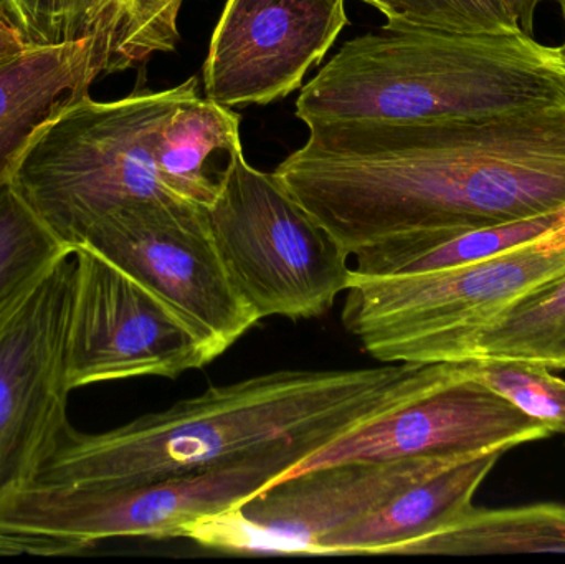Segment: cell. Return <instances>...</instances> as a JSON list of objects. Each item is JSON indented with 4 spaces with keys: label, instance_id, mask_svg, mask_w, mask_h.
Returning <instances> with one entry per match:
<instances>
[{
    "label": "cell",
    "instance_id": "6da1fadb",
    "mask_svg": "<svg viewBox=\"0 0 565 564\" xmlns=\"http://www.w3.org/2000/svg\"><path fill=\"white\" fill-rule=\"evenodd\" d=\"M274 178L352 257L565 209V103L487 118L308 125Z\"/></svg>",
    "mask_w": 565,
    "mask_h": 564
},
{
    "label": "cell",
    "instance_id": "7a4b0ae2",
    "mask_svg": "<svg viewBox=\"0 0 565 564\" xmlns=\"http://www.w3.org/2000/svg\"><path fill=\"white\" fill-rule=\"evenodd\" d=\"M457 363L285 370L179 401L102 434L70 427L35 483L68 489L141 486L250 459L282 440L338 439L437 386Z\"/></svg>",
    "mask_w": 565,
    "mask_h": 564
},
{
    "label": "cell",
    "instance_id": "3957f363",
    "mask_svg": "<svg viewBox=\"0 0 565 564\" xmlns=\"http://www.w3.org/2000/svg\"><path fill=\"white\" fill-rule=\"evenodd\" d=\"M565 103L559 46L387 22L341 46L296 102L306 126L487 118Z\"/></svg>",
    "mask_w": 565,
    "mask_h": 564
},
{
    "label": "cell",
    "instance_id": "277c9868",
    "mask_svg": "<svg viewBox=\"0 0 565 564\" xmlns=\"http://www.w3.org/2000/svg\"><path fill=\"white\" fill-rule=\"evenodd\" d=\"M194 96V76L174 88L132 93L116 102L83 96L35 136L20 159L13 188L75 251L111 212L174 198L159 179L156 145L175 109Z\"/></svg>",
    "mask_w": 565,
    "mask_h": 564
},
{
    "label": "cell",
    "instance_id": "5b68a950",
    "mask_svg": "<svg viewBox=\"0 0 565 564\" xmlns=\"http://www.w3.org/2000/svg\"><path fill=\"white\" fill-rule=\"evenodd\" d=\"M565 272V224L487 260L398 277L352 272L342 324L382 364L465 363L481 331Z\"/></svg>",
    "mask_w": 565,
    "mask_h": 564
},
{
    "label": "cell",
    "instance_id": "8992f818",
    "mask_svg": "<svg viewBox=\"0 0 565 564\" xmlns=\"http://www.w3.org/2000/svg\"><path fill=\"white\" fill-rule=\"evenodd\" d=\"M329 443L316 436L282 440L250 459L141 486L32 483L0 499V530L68 540L86 550L111 539H188L199 522L257 496Z\"/></svg>",
    "mask_w": 565,
    "mask_h": 564
},
{
    "label": "cell",
    "instance_id": "52a82bcc",
    "mask_svg": "<svg viewBox=\"0 0 565 564\" xmlns=\"http://www.w3.org/2000/svg\"><path fill=\"white\" fill-rule=\"evenodd\" d=\"M218 252L260 320L328 313L348 290L349 255L274 174L235 152L209 207Z\"/></svg>",
    "mask_w": 565,
    "mask_h": 564
},
{
    "label": "cell",
    "instance_id": "ba28073f",
    "mask_svg": "<svg viewBox=\"0 0 565 564\" xmlns=\"http://www.w3.org/2000/svg\"><path fill=\"white\" fill-rule=\"evenodd\" d=\"M218 357L212 341L161 295L88 245L75 248L68 320L72 391L145 376L178 380Z\"/></svg>",
    "mask_w": 565,
    "mask_h": 564
},
{
    "label": "cell",
    "instance_id": "9c48e42d",
    "mask_svg": "<svg viewBox=\"0 0 565 564\" xmlns=\"http://www.w3.org/2000/svg\"><path fill=\"white\" fill-rule=\"evenodd\" d=\"M82 245L161 295L221 354L262 321L218 252L204 205L178 198L135 202L96 222Z\"/></svg>",
    "mask_w": 565,
    "mask_h": 564
},
{
    "label": "cell",
    "instance_id": "30bf717a",
    "mask_svg": "<svg viewBox=\"0 0 565 564\" xmlns=\"http://www.w3.org/2000/svg\"><path fill=\"white\" fill-rule=\"evenodd\" d=\"M73 254L0 317V499L32 486L68 421Z\"/></svg>",
    "mask_w": 565,
    "mask_h": 564
},
{
    "label": "cell",
    "instance_id": "8fae6325",
    "mask_svg": "<svg viewBox=\"0 0 565 564\" xmlns=\"http://www.w3.org/2000/svg\"><path fill=\"white\" fill-rule=\"evenodd\" d=\"M450 467L435 460H391L309 470L270 483L241 506L202 520L188 539L238 555L319 556L326 539Z\"/></svg>",
    "mask_w": 565,
    "mask_h": 564
},
{
    "label": "cell",
    "instance_id": "7c38bea8",
    "mask_svg": "<svg viewBox=\"0 0 565 564\" xmlns=\"http://www.w3.org/2000/svg\"><path fill=\"white\" fill-rule=\"evenodd\" d=\"M547 436L543 424L491 390L473 373L471 361H465L437 386L342 434L275 482L348 462L435 460L455 466Z\"/></svg>",
    "mask_w": 565,
    "mask_h": 564
},
{
    "label": "cell",
    "instance_id": "4fadbf2b",
    "mask_svg": "<svg viewBox=\"0 0 565 564\" xmlns=\"http://www.w3.org/2000/svg\"><path fill=\"white\" fill-rule=\"evenodd\" d=\"M348 23L345 0H227L204 63L205 98L228 108L285 98Z\"/></svg>",
    "mask_w": 565,
    "mask_h": 564
},
{
    "label": "cell",
    "instance_id": "5bb4252c",
    "mask_svg": "<svg viewBox=\"0 0 565 564\" xmlns=\"http://www.w3.org/2000/svg\"><path fill=\"white\" fill-rule=\"evenodd\" d=\"M116 39L95 32L68 42L29 46L0 63V189L12 182L35 136L113 73Z\"/></svg>",
    "mask_w": 565,
    "mask_h": 564
},
{
    "label": "cell",
    "instance_id": "9a60e30c",
    "mask_svg": "<svg viewBox=\"0 0 565 564\" xmlns=\"http://www.w3.org/2000/svg\"><path fill=\"white\" fill-rule=\"evenodd\" d=\"M504 453L458 464L414 483L354 525L322 542L319 556L404 555L460 519Z\"/></svg>",
    "mask_w": 565,
    "mask_h": 564
},
{
    "label": "cell",
    "instance_id": "2e32d148",
    "mask_svg": "<svg viewBox=\"0 0 565 564\" xmlns=\"http://www.w3.org/2000/svg\"><path fill=\"white\" fill-rule=\"evenodd\" d=\"M565 224V209L478 228L412 232L355 252L352 272L364 277H398L448 270L497 257Z\"/></svg>",
    "mask_w": 565,
    "mask_h": 564
},
{
    "label": "cell",
    "instance_id": "e0dca14e",
    "mask_svg": "<svg viewBox=\"0 0 565 564\" xmlns=\"http://www.w3.org/2000/svg\"><path fill=\"white\" fill-rule=\"evenodd\" d=\"M238 149L241 116L198 95L182 103L162 128L156 145V168L162 185L174 198L209 209Z\"/></svg>",
    "mask_w": 565,
    "mask_h": 564
},
{
    "label": "cell",
    "instance_id": "ac0fdd59",
    "mask_svg": "<svg viewBox=\"0 0 565 564\" xmlns=\"http://www.w3.org/2000/svg\"><path fill=\"white\" fill-rule=\"evenodd\" d=\"M521 553H565V506L534 503L501 510L471 507L440 532L408 546L402 556Z\"/></svg>",
    "mask_w": 565,
    "mask_h": 564
},
{
    "label": "cell",
    "instance_id": "d6986e66",
    "mask_svg": "<svg viewBox=\"0 0 565 564\" xmlns=\"http://www.w3.org/2000/svg\"><path fill=\"white\" fill-rule=\"evenodd\" d=\"M470 361H503L565 371V272L498 315L475 341Z\"/></svg>",
    "mask_w": 565,
    "mask_h": 564
},
{
    "label": "cell",
    "instance_id": "ffe728a7",
    "mask_svg": "<svg viewBox=\"0 0 565 564\" xmlns=\"http://www.w3.org/2000/svg\"><path fill=\"white\" fill-rule=\"evenodd\" d=\"M73 248L26 204L12 182L0 189V317Z\"/></svg>",
    "mask_w": 565,
    "mask_h": 564
},
{
    "label": "cell",
    "instance_id": "44dd1931",
    "mask_svg": "<svg viewBox=\"0 0 565 564\" xmlns=\"http://www.w3.org/2000/svg\"><path fill=\"white\" fill-rule=\"evenodd\" d=\"M473 373L524 414L565 437V381L547 368L503 361H471Z\"/></svg>",
    "mask_w": 565,
    "mask_h": 564
},
{
    "label": "cell",
    "instance_id": "7402d4cb",
    "mask_svg": "<svg viewBox=\"0 0 565 564\" xmlns=\"http://www.w3.org/2000/svg\"><path fill=\"white\" fill-rule=\"evenodd\" d=\"M381 10L387 22L467 33L521 30L504 0H362Z\"/></svg>",
    "mask_w": 565,
    "mask_h": 564
},
{
    "label": "cell",
    "instance_id": "603a6c76",
    "mask_svg": "<svg viewBox=\"0 0 565 564\" xmlns=\"http://www.w3.org/2000/svg\"><path fill=\"white\" fill-rule=\"evenodd\" d=\"M182 0H118L121 35L113 70L129 68L154 53L172 52L179 42Z\"/></svg>",
    "mask_w": 565,
    "mask_h": 564
},
{
    "label": "cell",
    "instance_id": "cb8c5ba5",
    "mask_svg": "<svg viewBox=\"0 0 565 564\" xmlns=\"http://www.w3.org/2000/svg\"><path fill=\"white\" fill-rule=\"evenodd\" d=\"M19 30L30 46L62 42V0H15Z\"/></svg>",
    "mask_w": 565,
    "mask_h": 564
},
{
    "label": "cell",
    "instance_id": "d4e9b609",
    "mask_svg": "<svg viewBox=\"0 0 565 564\" xmlns=\"http://www.w3.org/2000/svg\"><path fill=\"white\" fill-rule=\"evenodd\" d=\"M85 552L78 543L33 533L0 530V556H70Z\"/></svg>",
    "mask_w": 565,
    "mask_h": 564
},
{
    "label": "cell",
    "instance_id": "484cf974",
    "mask_svg": "<svg viewBox=\"0 0 565 564\" xmlns=\"http://www.w3.org/2000/svg\"><path fill=\"white\" fill-rule=\"evenodd\" d=\"M118 13V0H62L63 30L73 35L92 32Z\"/></svg>",
    "mask_w": 565,
    "mask_h": 564
},
{
    "label": "cell",
    "instance_id": "4316f807",
    "mask_svg": "<svg viewBox=\"0 0 565 564\" xmlns=\"http://www.w3.org/2000/svg\"><path fill=\"white\" fill-rule=\"evenodd\" d=\"M29 43L23 39L15 25L10 22L9 17L0 10V63L29 49Z\"/></svg>",
    "mask_w": 565,
    "mask_h": 564
},
{
    "label": "cell",
    "instance_id": "83f0119b",
    "mask_svg": "<svg viewBox=\"0 0 565 564\" xmlns=\"http://www.w3.org/2000/svg\"><path fill=\"white\" fill-rule=\"evenodd\" d=\"M543 2L544 0H504V6L511 17L516 20L520 29L533 35L534 15H536L537 7Z\"/></svg>",
    "mask_w": 565,
    "mask_h": 564
},
{
    "label": "cell",
    "instance_id": "f1b7e54d",
    "mask_svg": "<svg viewBox=\"0 0 565 564\" xmlns=\"http://www.w3.org/2000/svg\"><path fill=\"white\" fill-rule=\"evenodd\" d=\"M0 10H2V12L9 17L10 22L19 29V10H17L15 0H0Z\"/></svg>",
    "mask_w": 565,
    "mask_h": 564
},
{
    "label": "cell",
    "instance_id": "f546056e",
    "mask_svg": "<svg viewBox=\"0 0 565 564\" xmlns=\"http://www.w3.org/2000/svg\"><path fill=\"white\" fill-rule=\"evenodd\" d=\"M557 2H559L561 10H563V17H564V22H565V0H557ZM559 49H561V53H563V56L565 60V40H564L563 45L559 46Z\"/></svg>",
    "mask_w": 565,
    "mask_h": 564
}]
</instances>
